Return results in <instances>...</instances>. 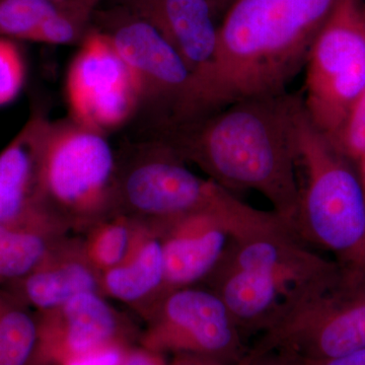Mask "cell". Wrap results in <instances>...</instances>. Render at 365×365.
I'll use <instances>...</instances> for the list:
<instances>
[{
    "instance_id": "6da1fadb",
    "label": "cell",
    "mask_w": 365,
    "mask_h": 365,
    "mask_svg": "<svg viewBox=\"0 0 365 365\" xmlns=\"http://www.w3.org/2000/svg\"><path fill=\"white\" fill-rule=\"evenodd\" d=\"M339 1L234 0L220 20L212 61L192 78L184 117L287 93Z\"/></svg>"
},
{
    "instance_id": "7a4b0ae2",
    "label": "cell",
    "mask_w": 365,
    "mask_h": 365,
    "mask_svg": "<svg viewBox=\"0 0 365 365\" xmlns=\"http://www.w3.org/2000/svg\"><path fill=\"white\" fill-rule=\"evenodd\" d=\"M300 96L247 98L165 128L163 140L230 193L257 192L294 228L299 213L295 113Z\"/></svg>"
},
{
    "instance_id": "3957f363",
    "label": "cell",
    "mask_w": 365,
    "mask_h": 365,
    "mask_svg": "<svg viewBox=\"0 0 365 365\" xmlns=\"http://www.w3.org/2000/svg\"><path fill=\"white\" fill-rule=\"evenodd\" d=\"M230 240L201 284L215 292L244 337L260 335L300 294L337 267L272 212L240 201L227 217Z\"/></svg>"
},
{
    "instance_id": "277c9868",
    "label": "cell",
    "mask_w": 365,
    "mask_h": 365,
    "mask_svg": "<svg viewBox=\"0 0 365 365\" xmlns=\"http://www.w3.org/2000/svg\"><path fill=\"white\" fill-rule=\"evenodd\" d=\"M297 160L304 174L294 230L338 263L365 266V193L352 160L309 121L300 100L295 113Z\"/></svg>"
},
{
    "instance_id": "5b68a950",
    "label": "cell",
    "mask_w": 365,
    "mask_h": 365,
    "mask_svg": "<svg viewBox=\"0 0 365 365\" xmlns=\"http://www.w3.org/2000/svg\"><path fill=\"white\" fill-rule=\"evenodd\" d=\"M118 160L102 132L71 118L50 122L40 165L45 210L78 235L116 213Z\"/></svg>"
},
{
    "instance_id": "8992f818",
    "label": "cell",
    "mask_w": 365,
    "mask_h": 365,
    "mask_svg": "<svg viewBox=\"0 0 365 365\" xmlns=\"http://www.w3.org/2000/svg\"><path fill=\"white\" fill-rule=\"evenodd\" d=\"M364 348L365 266L339 263L259 335L245 359L284 351L304 360H327Z\"/></svg>"
},
{
    "instance_id": "52a82bcc",
    "label": "cell",
    "mask_w": 365,
    "mask_h": 365,
    "mask_svg": "<svg viewBox=\"0 0 365 365\" xmlns=\"http://www.w3.org/2000/svg\"><path fill=\"white\" fill-rule=\"evenodd\" d=\"M163 138L118 160L116 213L155 228L182 216L213 210L228 191L203 179Z\"/></svg>"
},
{
    "instance_id": "ba28073f",
    "label": "cell",
    "mask_w": 365,
    "mask_h": 365,
    "mask_svg": "<svg viewBox=\"0 0 365 365\" xmlns=\"http://www.w3.org/2000/svg\"><path fill=\"white\" fill-rule=\"evenodd\" d=\"M304 68V111L333 143L365 90V11L360 0H340L314 40Z\"/></svg>"
},
{
    "instance_id": "9c48e42d",
    "label": "cell",
    "mask_w": 365,
    "mask_h": 365,
    "mask_svg": "<svg viewBox=\"0 0 365 365\" xmlns=\"http://www.w3.org/2000/svg\"><path fill=\"white\" fill-rule=\"evenodd\" d=\"M143 319L139 344L165 355L196 353L239 365L249 351L225 302L204 285L170 290Z\"/></svg>"
},
{
    "instance_id": "30bf717a",
    "label": "cell",
    "mask_w": 365,
    "mask_h": 365,
    "mask_svg": "<svg viewBox=\"0 0 365 365\" xmlns=\"http://www.w3.org/2000/svg\"><path fill=\"white\" fill-rule=\"evenodd\" d=\"M131 72L141 107L160 111L165 127L188 95L192 73L157 29L135 14H118L104 31Z\"/></svg>"
},
{
    "instance_id": "8fae6325",
    "label": "cell",
    "mask_w": 365,
    "mask_h": 365,
    "mask_svg": "<svg viewBox=\"0 0 365 365\" xmlns=\"http://www.w3.org/2000/svg\"><path fill=\"white\" fill-rule=\"evenodd\" d=\"M106 299L85 292L52 311L36 313L38 343L30 365H59L105 346L138 344L143 331Z\"/></svg>"
},
{
    "instance_id": "7c38bea8",
    "label": "cell",
    "mask_w": 365,
    "mask_h": 365,
    "mask_svg": "<svg viewBox=\"0 0 365 365\" xmlns=\"http://www.w3.org/2000/svg\"><path fill=\"white\" fill-rule=\"evenodd\" d=\"M230 194L213 210L182 216L151 228L162 242L168 292L200 285L222 259L230 240L222 215Z\"/></svg>"
},
{
    "instance_id": "4fadbf2b",
    "label": "cell",
    "mask_w": 365,
    "mask_h": 365,
    "mask_svg": "<svg viewBox=\"0 0 365 365\" xmlns=\"http://www.w3.org/2000/svg\"><path fill=\"white\" fill-rule=\"evenodd\" d=\"M66 237L30 273L1 287L35 313L63 306L85 292L102 294V273L88 260L81 237Z\"/></svg>"
},
{
    "instance_id": "5bb4252c",
    "label": "cell",
    "mask_w": 365,
    "mask_h": 365,
    "mask_svg": "<svg viewBox=\"0 0 365 365\" xmlns=\"http://www.w3.org/2000/svg\"><path fill=\"white\" fill-rule=\"evenodd\" d=\"M129 4L176 50L192 78L212 61L220 16L210 0H130Z\"/></svg>"
},
{
    "instance_id": "9a60e30c",
    "label": "cell",
    "mask_w": 365,
    "mask_h": 365,
    "mask_svg": "<svg viewBox=\"0 0 365 365\" xmlns=\"http://www.w3.org/2000/svg\"><path fill=\"white\" fill-rule=\"evenodd\" d=\"M50 122L36 113L0 153V223L46 211L41 200L40 165Z\"/></svg>"
},
{
    "instance_id": "2e32d148",
    "label": "cell",
    "mask_w": 365,
    "mask_h": 365,
    "mask_svg": "<svg viewBox=\"0 0 365 365\" xmlns=\"http://www.w3.org/2000/svg\"><path fill=\"white\" fill-rule=\"evenodd\" d=\"M133 81L131 72L109 36L91 31L81 41L66 79L71 118L78 122L88 107L118 86Z\"/></svg>"
},
{
    "instance_id": "e0dca14e",
    "label": "cell",
    "mask_w": 365,
    "mask_h": 365,
    "mask_svg": "<svg viewBox=\"0 0 365 365\" xmlns=\"http://www.w3.org/2000/svg\"><path fill=\"white\" fill-rule=\"evenodd\" d=\"M167 292L160 235L143 225L126 260L102 273V294L123 302L143 319Z\"/></svg>"
},
{
    "instance_id": "ac0fdd59",
    "label": "cell",
    "mask_w": 365,
    "mask_h": 365,
    "mask_svg": "<svg viewBox=\"0 0 365 365\" xmlns=\"http://www.w3.org/2000/svg\"><path fill=\"white\" fill-rule=\"evenodd\" d=\"M69 235L47 211L0 223V287L30 273Z\"/></svg>"
},
{
    "instance_id": "d6986e66",
    "label": "cell",
    "mask_w": 365,
    "mask_h": 365,
    "mask_svg": "<svg viewBox=\"0 0 365 365\" xmlns=\"http://www.w3.org/2000/svg\"><path fill=\"white\" fill-rule=\"evenodd\" d=\"M37 343L35 312L0 287V365H30Z\"/></svg>"
},
{
    "instance_id": "ffe728a7",
    "label": "cell",
    "mask_w": 365,
    "mask_h": 365,
    "mask_svg": "<svg viewBox=\"0 0 365 365\" xmlns=\"http://www.w3.org/2000/svg\"><path fill=\"white\" fill-rule=\"evenodd\" d=\"M143 225L121 213L107 216L79 235L93 266L104 273L126 260Z\"/></svg>"
},
{
    "instance_id": "44dd1931",
    "label": "cell",
    "mask_w": 365,
    "mask_h": 365,
    "mask_svg": "<svg viewBox=\"0 0 365 365\" xmlns=\"http://www.w3.org/2000/svg\"><path fill=\"white\" fill-rule=\"evenodd\" d=\"M91 9L76 0L57 6L34 33L31 42L49 45L74 44L85 39L86 23Z\"/></svg>"
},
{
    "instance_id": "7402d4cb",
    "label": "cell",
    "mask_w": 365,
    "mask_h": 365,
    "mask_svg": "<svg viewBox=\"0 0 365 365\" xmlns=\"http://www.w3.org/2000/svg\"><path fill=\"white\" fill-rule=\"evenodd\" d=\"M56 9L47 0H0V37L31 41L41 23Z\"/></svg>"
},
{
    "instance_id": "603a6c76",
    "label": "cell",
    "mask_w": 365,
    "mask_h": 365,
    "mask_svg": "<svg viewBox=\"0 0 365 365\" xmlns=\"http://www.w3.org/2000/svg\"><path fill=\"white\" fill-rule=\"evenodd\" d=\"M26 62L14 41L0 37V107L11 104L26 83Z\"/></svg>"
},
{
    "instance_id": "cb8c5ba5",
    "label": "cell",
    "mask_w": 365,
    "mask_h": 365,
    "mask_svg": "<svg viewBox=\"0 0 365 365\" xmlns=\"http://www.w3.org/2000/svg\"><path fill=\"white\" fill-rule=\"evenodd\" d=\"M332 144L353 163L365 157V90L352 106Z\"/></svg>"
},
{
    "instance_id": "d4e9b609",
    "label": "cell",
    "mask_w": 365,
    "mask_h": 365,
    "mask_svg": "<svg viewBox=\"0 0 365 365\" xmlns=\"http://www.w3.org/2000/svg\"><path fill=\"white\" fill-rule=\"evenodd\" d=\"M135 345V344H134ZM133 345L115 344L76 355L59 365H118Z\"/></svg>"
},
{
    "instance_id": "484cf974",
    "label": "cell",
    "mask_w": 365,
    "mask_h": 365,
    "mask_svg": "<svg viewBox=\"0 0 365 365\" xmlns=\"http://www.w3.org/2000/svg\"><path fill=\"white\" fill-rule=\"evenodd\" d=\"M168 362L167 355L138 343L127 350L123 359L118 365H168Z\"/></svg>"
},
{
    "instance_id": "4316f807",
    "label": "cell",
    "mask_w": 365,
    "mask_h": 365,
    "mask_svg": "<svg viewBox=\"0 0 365 365\" xmlns=\"http://www.w3.org/2000/svg\"><path fill=\"white\" fill-rule=\"evenodd\" d=\"M239 365H306V361L284 351H269L253 359H244Z\"/></svg>"
},
{
    "instance_id": "83f0119b",
    "label": "cell",
    "mask_w": 365,
    "mask_h": 365,
    "mask_svg": "<svg viewBox=\"0 0 365 365\" xmlns=\"http://www.w3.org/2000/svg\"><path fill=\"white\" fill-rule=\"evenodd\" d=\"M168 365H230L220 360L196 354V353H177L173 354Z\"/></svg>"
},
{
    "instance_id": "f1b7e54d",
    "label": "cell",
    "mask_w": 365,
    "mask_h": 365,
    "mask_svg": "<svg viewBox=\"0 0 365 365\" xmlns=\"http://www.w3.org/2000/svg\"><path fill=\"white\" fill-rule=\"evenodd\" d=\"M304 361L306 365H365V348L336 359Z\"/></svg>"
},
{
    "instance_id": "f546056e",
    "label": "cell",
    "mask_w": 365,
    "mask_h": 365,
    "mask_svg": "<svg viewBox=\"0 0 365 365\" xmlns=\"http://www.w3.org/2000/svg\"><path fill=\"white\" fill-rule=\"evenodd\" d=\"M211 4L215 6L216 11H217L218 14H220V18H222L223 14H225V11L228 7H230V4H232L234 0H210Z\"/></svg>"
},
{
    "instance_id": "4dcf8cb0",
    "label": "cell",
    "mask_w": 365,
    "mask_h": 365,
    "mask_svg": "<svg viewBox=\"0 0 365 365\" xmlns=\"http://www.w3.org/2000/svg\"><path fill=\"white\" fill-rule=\"evenodd\" d=\"M359 165L360 179H361L362 186H364L365 193V157L360 160Z\"/></svg>"
},
{
    "instance_id": "1f68e13d",
    "label": "cell",
    "mask_w": 365,
    "mask_h": 365,
    "mask_svg": "<svg viewBox=\"0 0 365 365\" xmlns=\"http://www.w3.org/2000/svg\"><path fill=\"white\" fill-rule=\"evenodd\" d=\"M78 1L85 4V6H88V9H93L101 0H78Z\"/></svg>"
},
{
    "instance_id": "d6a6232c",
    "label": "cell",
    "mask_w": 365,
    "mask_h": 365,
    "mask_svg": "<svg viewBox=\"0 0 365 365\" xmlns=\"http://www.w3.org/2000/svg\"><path fill=\"white\" fill-rule=\"evenodd\" d=\"M47 1L51 2V4H55V6H61V4L72 1V0H47Z\"/></svg>"
}]
</instances>
